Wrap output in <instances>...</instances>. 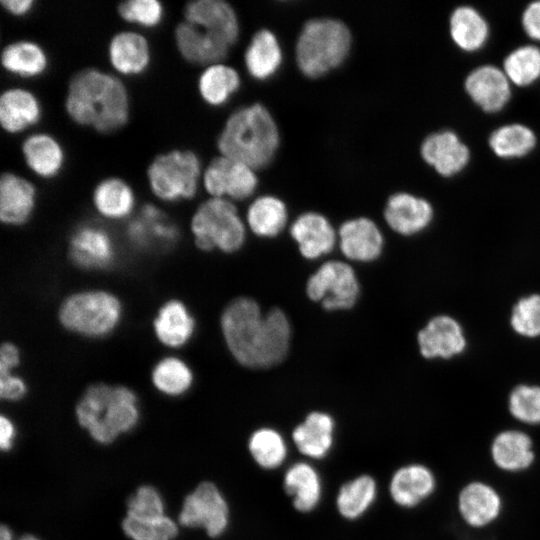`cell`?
Listing matches in <instances>:
<instances>
[{"label":"cell","mask_w":540,"mask_h":540,"mask_svg":"<svg viewBox=\"0 0 540 540\" xmlns=\"http://www.w3.org/2000/svg\"><path fill=\"white\" fill-rule=\"evenodd\" d=\"M220 326L230 353L245 367L270 368L288 354L291 325L280 308L263 313L254 299L238 297L223 310Z\"/></svg>","instance_id":"cell-1"},{"label":"cell","mask_w":540,"mask_h":540,"mask_svg":"<svg viewBox=\"0 0 540 540\" xmlns=\"http://www.w3.org/2000/svg\"><path fill=\"white\" fill-rule=\"evenodd\" d=\"M64 106L72 122L100 134L120 130L130 117L126 85L117 75L95 67L81 69L72 75Z\"/></svg>","instance_id":"cell-2"},{"label":"cell","mask_w":540,"mask_h":540,"mask_svg":"<svg viewBox=\"0 0 540 540\" xmlns=\"http://www.w3.org/2000/svg\"><path fill=\"white\" fill-rule=\"evenodd\" d=\"M216 143L220 155L257 170L273 160L280 144V134L269 110L260 103H254L230 114Z\"/></svg>","instance_id":"cell-3"},{"label":"cell","mask_w":540,"mask_h":540,"mask_svg":"<svg viewBox=\"0 0 540 540\" xmlns=\"http://www.w3.org/2000/svg\"><path fill=\"white\" fill-rule=\"evenodd\" d=\"M76 419L99 444H110L131 431L139 420L136 394L125 386L90 385L75 408Z\"/></svg>","instance_id":"cell-4"},{"label":"cell","mask_w":540,"mask_h":540,"mask_svg":"<svg viewBox=\"0 0 540 540\" xmlns=\"http://www.w3.org/2000/svg\"><path fill=\"white\" fill-rule=\"evenodd\" d=\"M352 45L349 27L335 18H312L298 35L295 56L299 70L308 78H318L339 67Z\"/></svg>","instance_id":"cell-5"},{"label":"cell","mask_w":540,"mask_h":540,"mask_svg":"<svg viewBox=\"0 0 540 540\" xmlns=\"http://www.w3.org/2000/svg\"><path fill=\"white\" fill-rule=\"evenodd\" d=\"M202 175L199 156L184 148L159 153L146 169L150 191L156 198L167 203L194 198L202 182Z\"/></svg>","instance_id":"cell-6"},{"label":"cell","mask_w":540,"mask_h":540,"mask_svg":"<svg viewBox=\"0 0 540 540\" xmlns=\"http://www.w3.org/2000/svg\"><path fill=\"white\" fill-rule=\"evenodd\" d=\"M190 228L195 245L206 252L218 249L233 253L246 239V227L236 206L225 198L210 197L202 202L191 218Z\"/></svg>","instance_id":"cell-7"},{"label":"cell","mask_w":540,"mask_h":540,"mask_svg":"<svg viewBox=\"0 0 540 540\" xmlns=\"http://www.w3.org/2000/svg\"><path fill=\"white\" fill-rule=\"evenodd\" d=\"M121 316L119 299L104 290L74 293L62 302L58 312L65 329L89 338L109 335L118 326Z\"/></svg>","instance_id":"cell-8"},{"label":"cell","mask_w":540,"mask_h":540,"mask_svg":"<svg viewBox=\"0 0 540 540\" xmlns=\"http://www.w3.org/2000/svg\"><path fill=\"white\" fill-rule=\"evenodd\" d=\"M306 294L327 311L348 310L359 298L360 284L351 265L340 260H330L308 278Z\"/></svg>","instance_id":"cell-9"},{"label":"cell","mask_w":540,"mask_h":540,"mask_svg":"<svg viewBox=\"0 0 540 540\" xmlns=\"http://www.w3.org/2000/svg\"><path fill=\"white\" fill-rule=\"evenodd\" d=\"M229 521L228 502L216 484L210 481L199 483L186 495L178 515L180 525L201 528L211 538L221 536Z\"/></svg>","instance_id":"cell-10"},{"label":"cell","mask_w":540,"mask_h":540,"mask_svg":"<svg viewBox=\"0 0 540 540\" xmlns=\"http://www.w3.org/2000/svg\"><path fill=\"white\" fill-rule=\"evenodd\" d=\"M255 171L242 162L219 155L203 170L202 185L213 198L244 200L253 195L258 186Z\"/></svg>","instance_id":"cell-11"},{"label":"cell","mask_w":540,"mask_h":540,"mask_svg":"<svg viewBox=\"0 0 540 540\" xmlns=\"http://www.w3.org/2000/svg\"><path fill=\"white\" fill-rule=\"evenodd\" d=\"M417 344L425 359L449 360L467 348V338L460 322L447 314L430 318L417 333Z\"/></svg>","instance_id":"cell-12"},{"label":"cell","mask_w":540,"mask_h":540,"mask_svg":"<svg viewBox=\"0 0 540 540\" xmlns=\"http://www.w3.org/2000/svg\"><path fill=\"white\" fill-rule=\"evenodd\" d=\"M68 256L79 268L100 270L112 264L115 258V246L104 228L93 223H85L72 232Z\"/></svg>","instance_id":"cell-13"},{"label":"cell","mask_w":540,"mask_h":540,"mask_svg":"<svg viewBox=\"0 0 540 540\" xmlns=\"http://www.w3.org/2000/svg\"><path fill=\"white\" fill-rule=\"evenodd\" d=\"M185 21L205 30L232 47L239 38L240 26L234 8L224 0H194L183 8Z\"/></svg>","instance_id":"cell-14"},{"label":"cell","mask_w":540,"mask_h":540,"mask_svg":"<svg viewBox=\"0 0 540 540\" xmlns=\"http://www.w3.org/2000/svg\"><path fill=\"white\" fill-rule=\"evenodd\" d=\"M107 58L117 74L136 77L150 67L152 52L145 35L127 29L112 35L107 45Z\"/></svg>","instance_id":"cell-15"},{"label":"cell","mask_w":540,"mask_h":540,"mask_svg":"<svg viewBox=\"0 0 540 540\" xmlns=\"http://www.w3.org/2000/svg\"><path fill=\"white\" fill-rule=\"evenodd\" d=\"M337 237L341 253L351 261L368 263L382 254L384 237L377 224L368 217L343 222Z\"/></svg>","instance_id":"cell-16"},{"label":"cell","mask_w":540,"mask_h":540,"mask_svg":"<svg viewBox=\"0 0 540 540\" xmlns=\"http://www.w3.org/2000/svg\"><path fill=\"white\" fill-rule=\"evenodd\" d=\"M433 216V207L426 199L407 192L392 194L384 208L387 225L402 236H413L424 231L431 224Z\"/></svg>","instance_id":"cell-17"},{"label":"cell","mask_w":540,"mask_h":540,"mask_svg":"<svg viewBox=\"0 0 540 540\" xmlns=\"http://www.w3.org/2000/svg\"><path fill=\"white\" fill-rule=\"evenodd\" d=\"M174 41L178 53L186 62L205 67L222 62L231 48L220 39L185 20L176 25Z\"/></svg>","instance_id":"cell-18"},{"label":"cell","mask_w":540,"mask_h":540,"mask_svg":"<svg viewBox=\"0 0 540 540\" xmlns=\"http://www.w3.org/2000/svg\"><path fill=\"white\" fill-rule=\"evenodd\" d=\"M37 199L34 184L12 171L0 177V219L9 226H20L31 218Z\"/></svg>","instance_id":"cell-19"},{"label":"cell","mask_w":540,"mask_h":540,"mask_svg":"<svg viewBox=\"0 0 540 540\" xmlns=\"http://www.w3.org/2000/svg\"><path fill=\"white\" fill-rule=\"evenodd\" d=\"M43 108L37 95L24 87H9L0 95V124L11 135L21 134L42 119Z\"/></svg>","instance_id":"cell-20"},{"label":"cell","mask_w":540,"mask_h":540,"mask_svg":"<svg viewBox=\"0 0 540 540\" xmlns=\"http://www.w3.org/2000/svg\"><path fill=\"white\" fill-rule=\"evenodd\" d=\"M290 235L300 254L308 260L330 253L338 242L337 232L330 221L313 211L302 213L295 219L290 226Z\"/></svg>","instance_id":"cell-21"},{"label":"cell","mask_w":540,"mask_h":540,"mask_svg":"<svg viewBox=\"0 0 540 540\" xmlns=\"http://www.w3.org/2000/svg\"><path fill=\"white\" fill-rule=\"evenodd\" d=\"M21 155L26 167L35 176L51 180L63 170L66 152L61 142L47 132H34L21 142Z\"/></svg>","instance_id":"cell-22"},{"label":"cell","mask_w":540,"mask_h":540,"mask_svg":"<svg viewBox=\"0 0 540 540\" xmlns=\"http://www.w3.org/2000/svg\"><path fill=\"white\" fill-rule=\"evenodd\" d=\"M336 423L334 418L323 411H312L294 427L291 439L304 457L322 460L334 446Z\"/></svg>","instance_id":"cell-23"},{"label":"cell","mask_w":540,"mask_h":540,"mask_svg":"<svg viewBox=\"0 0 540 540\" xmlns=\"http://www.w3.org/2000/svg\"><path fill=\"white\" fill-rule=\"evenodd\" d=\"M436 488L433 472L419 463L399 467L391 476L388 491L393 502L410 509L429 498Z\"/></svg>","instance_id":"cell-24"},{"label":"cell","mask_w":540,"mask_h":540,"mask_svg":"<svg viewBox=\"0 0 540 540\" xmlns=\"http://www.w3.org/2000/svg\"><path fill=\"white\" fill-rule=\"evenodd\" d=\"M465 89L471 99L489 113L501 110L511 97L508 77L493 65L472 70L465 79Z\"/></svg>","instance_id":"cell-25"},{"label":"cell","mask_w":540,"mask_h":540,"mask_svg":"<svg viewBox=\"0 0 540 540\" xmlns=\"http://www.w3.org/2000/svg\"><path fill=\"white\" fill-rule=\"evenodd\" d=\"M420 153L426 163L443 176L460 172L470 159L468 147L452 131H441L427 136Z\"/></svg>","instance_id":"cell-26"},{"label":"cell","mask_w":540,"mask_h":540,"mask_svg":"<svg viewBox=\"0 0 540 540\" xmlns=\"http://www.w3.org/2000/svg\"><path fill=\"white\" fill-rule=\"evenodd\" d=\"M283 489L293 508L301 513L316 509L323 495L321 476L307 461H297L288 466L283 475Z\"/></svg>","instance_id":"cell-27"},{"label":"cell","mask_w":540,"mask_h":540,"mask_svg":"<svg viewBox=\"0 0 540 540\" xmlns=\"http://www.w3.org/2000/svg\"><path fill=\"white\" fill-rule=\"evenodd\" d=\"M2 68L10 75L22 79H35L46 73L49 56L37 42L19 39L6 44L1 51Z\"/></svg>","instance_id":"cell-28"},{"label":"cell","mask_w":540,"mask_h":540,"mask_svg":"<svg viewBox=\"0 0 540 540\" xmlns=\"http://www.w3.org/2000/svg\"><path fill=\"white\" fill-rule=\"evenodd\" d=\"M502 502L497 491L486 483L474 481L461 490L458 509L464 521L472 527H484L500 514Z\"/></svg>","instance_id":"cell-29"},{"label":"cell","mask_w":540,"mask_h":540,"mask_svg":"<svg viewBox=\"0 0 540 540\" xmlns=\"http://www.w3.org/2000/svg\"><path fill=\"white\" fill-rule=\"evenodd\" d=\"M178 233L177 226L153 204L144 205L127 227L129 238L139 246H169Z\"/></svg>","instance_id":"cell-30"},{"label":"cell","mask_w":540,"mask_h":540,"mask_svg":"<svg viewBox=\"0 0 540 540\" xmlns=\"http://www.w3.org/2000/svg\"><path fill=\"white\" fill-rule=\"evenodd\" d=\"M153 330L163 345L179 348L192 338L195 320L183 302L172 299L158 310L153 320Z\"/></svg>","instance_id":"cell-31"},{"label":"cell","mask_w":540,"mask_h":540,"mask_svg":"<svg viewBox=\"0 0 540 540\" xmlns=\"http://www.w3.org/2000/svg\"><path fill=\"white\" fill-rule=\"evenodd\" d=\"M136 196L131 185L121 177L109 176L96 183L92 204L96 212L109 220H121L134 210Z\"/></svg>","instance_id":"cell-32"},{"label":"cell","mask_w":540,"mask_h":540,"mask_svg":"<svg viewBox=\"0 0 540 540\" xmlns=\"http://www.w3.org/2000/svg\"><path fill=\"white\" fill-rule=\"evenodd\" d=\"M491 456L497 467L508 472L525 470L535 459L531 438L519 430L498 433L491 444Z\"/></svg>","instance_id":"cell-33"},{"label":"cell","mask_w":540,"mask_h":540,"mask_svg":"<svg viewBox=\"0 0 540 540\" xmlns=\"http://www.w3.org/2000/svg\"><path fill=\"white\" fill-rule=\"evenodd\" d=\"M282 59V49L276 35L264 28L253 35L244 53L245 67L257 80L272 77L280 68Z\"/></svg>","instance_id":"cell-34"},{"label":"cell","mask_w":540,"mask_h":540,"mask_svg":"<svg viewBox=\"0 0 540 540\" xmlns=\"http://www.w3.org/2000/svg\"><path fill=\"white\" fill-rule=\"evenodd\" d=\"M377 496L375 478L369 474L358 475L339 487L335 500L337 512L346 520H357L370 510Z\"/></svg>","instance_id":"cell-35"},{"label":"cell","mask_w":540,"mask_h":540,"mask_svg":"<svg viewBox=\"0 0 540 540\" xmlns=\"http://www.w3.org/2000/svg\"><path fill=\"white\" fill-rule=\"evenodd\" d=\"M241 84L239 73L222 62L206 66L197 79L201 99L212 107L226 104Z\"/></svg>","instance_id":"cell-36"},{"label":"cell","mask_w":540,"mask_h":540,"mask_svg":"<svg viewBox=\"0 0 540 540\" xmlns=\"http://www.w3.org/2000/svg\"><path fill=\"white\" fill-rule=\"evenodd\" d=\"M288 211L278 197L263 195L257 197L248 207L246 221L249 229L257 236L273 238L287 225Z\"/></svg>","instance_id":"cell-37"},{"label":"cell","mask_w":540,"mask_h":540,"mask_svg":"<svg viewBox=\"0 0 540 540\" xmlns=\"http://www.w3.org/2000/svg\"><path fill=\"white\" fill-rule=\"evenodd\" d=\"M450 34L458 47L465 51H475L485 44L489 28L475 8L460 6L451 14Z\"/></svg>","instance_id":"cell-38"},{"label":"cell","mask_w":540,"mask_h":540,"mask_svg":"<svg viewBox=\"0 0 540 540\" xmlns=\"http://www.w3.org/2000/svg\"><path fill=\"white\" fill-rule=\"evenodd\" d=\"M247 447L253 461L264 470L280 468L288 456L285 438L272 427L254 430L248 438Z\"/></svg>","instance_id":"cell-39"},{"label":"cell","mask_w":540,"mask_h":540,"mask_svg":"<svg viewBox=\"0 0 540 540\" xmlns=\"http://www.w3.org/2000/svg\"><path fill=\"white\" fill-rule=\"evenodd\" d=\"M193 378V372L187 363L175 356L160 359L151 373L154 387L162 394L171 397L186 393L193 384Z\"/></svg>","instance_id":"cell-40"},{"label":"cell","mask_w":540,"mask_h":540,"mask_svg":"<svg viewBox=\"0 0 540 540\" xmlns=\"http://www.w3.org/2000/svg\"><path fill=\"white\" fill-rule=\"evenodd\" d=\"M536 145L535 133L527 126L514 123L501 126L489 137V146L502 158L527 155Z\"/></svg>","instance_id":"cell-41"},{"label":"cell","mask_w":540,"mask_h":540,"mask_svg":"<svg viewBox=\"0 0 540 540\" xmlns=\"http://www.w3.org/2000/svg\"><path fill=\"white\" fill-rule=\"evenodd\" d=\"M504 73L509 81L526 86L540 77V49L524 45L513 50L504 60Z\"/></svg>","instance_id":"cell-42"},{"label":"cell","mask_w":540,"mask_h":540,"mask_svg":"<svg viewBox=\"0 0 540 540\" xmlns=\"http://www.w3.org/2000/svg\"><path fill=\"white\" fill-rule=\"evenodd\" d=\"M122 529L132 540H173L178 534V525L167 515L149 519L126 515L122 521Z\"/></svg>","instance_id":"cell-43"},{"label":"cell","mask_w":540,"mask_h":540,"mask_svg":"<svg viewBox=\"0 0 540 540\" xmlns=\"http://www.w3.org/2000/svg\"><path fill=\"white\" fill-rule=\"evenodd\" d=\"M509 323L521 337H540V294L532 293L519 298L512 306Z\"/></svg>","instance_id":"cell-44"},{"label":"cell","mask_w":540,"mask_h":540,"mask_svg":"<svg viewBox=\"0 0 540 540\" xmlns=\"http://www.w3.org/2000/svg\"><path fill=\"white\" fill-rule=\"evenodd\" d=\"M508 410L516 420L540 425V385L519 384L508 396Z\"/></svg>","instance_id":"cell-45"},{"label":"cell","mask_w":540,"mask_h":540,"mask_svg":"<svg viewBox=\"0 0 540 540\" xmlns=\"http://www.w3.org/2000/svg\"><path fill=\"white\" fill-rule=\"evenodd\" d=\"M117 12L125 22L144 29L158 27L165 17V8L158 0L123 1L118 4Z\"/></svg>","instance_id":"cell-46"},{"label":"cell","mask_w":540,"mask_h":540,"mask_svg":"<svg viewBox=\"0 0 540 540\" xmlns=\"http://www.w3.org/2000/svg\"><path fill=\"white\" fill-rule=\"evenodd\" d=\"M126 506V515L134 518L149 519L166 515L163 497L150 485L138 487L129 497Z\"/></svg>","instance_id":"cell-47"},{"label":"cell","mask_w":540,"mask_h":540,"mask_svg":"<svg viewBox=\"0 0 540 540\" xmlns=\"http://www.w3.org/2000/svg\"><path fill=\"white\" fill-rule=\"evenodd\" d=\"M27 387L24 380L12 371H0V396L3 400L18 401L24 397Z\"/></svg>","instance_id":"cell-48"},{"label":"cell","mask_w":540,"mask_h":540,"mask_svg":"<svg viewBox=\"0 0 540 540\" xmlns=\"http://www.w3.org/2000/svg\"><path fill=\"white\" fill-rule=\"evenodd\" d=\"M522 25L530 38L540 41V0L531 2L525 8Z\"/></svg>","instance_id":"cell-49"},{"label":"cell","mask_w":540,"mask_h":540,"mask_svg":"<svg viewBox=\"0 0 540 540\" xmlns=\"http://www.w3.org/2000/svg\"><path fill=\"white\" fill-rule=\"evenodd\" d=\"M20 362L18 348L10 342L2 344L0 349V371H13Z\"/></svg>","instance_id":"cell-50"},{"label":"cell","mask_w":540,"mask_h":540,"mask_svg":"<svg viewBox=\"0 0 540 540\" xmlns=\"http://www.w3.org/2000/svg\"><path fill=\"white\" fill-rule=\"evenodd\" d=\"M2 8L10 15L15 17H25L35 8L34 0H1Z\"/></svg>","instance_id":"cell-51"},{"label":"cell","mask_w":540,"mask_h":540,"mask_svg":"<svg viewBox=\"0 0 540 540\" xmlns=\"http://www.w3.org/2000/svg\"><path fill=\"white\" fill-rule=\"evenodd\" d=\"M15 436L16 429L13 422L2 414L0 417V448L2 451L7 452L12 448Z\"/></svg>","instance_id":"cell-52"},{"label":"cell","mask_w":540,"mask_h":540,"mask_svg":"<svg viewBox=\"0 0 540 540\" xmlns=\"http://www.w3.org/2000/svg\"><path fill=\"white\" fill-rule=\"evenodd\" d=\"M0 540H14L11 529L6 525H2L0 528ZM17 540H40V539L34 535H23Z\"/></svg>","instance_id":"cell-53"}]
</instances>
